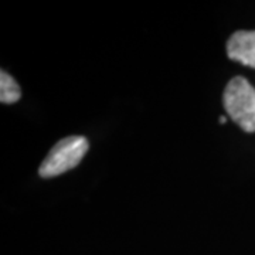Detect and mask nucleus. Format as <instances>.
Instances as JSON below:
<instances>
[{"mask_svg": "<svg viewBox=\"0 0 255 255\" xmlns=\"http://www.w3.org/2000/svg\"><path fill=\"white\" fill-rule=\"evenodd\" d=\"M228 117L246 132H255V88L243 77L228 82L223 95Z\"/></svg>", "mask_w": 255, "mask_h": 255, "instance_id": "f257e3e1", "label": "nucleus"}, {"mask_svg": "<svg viewBox=\"0 0 255 255\" xmlns=\"http://www.w3.org/2000/svg\"><path fill=\"white\" fill-rule=\"evenodd\" d=\"M88 140L84 136H68L58 140L38 167L44 179L55 177L77 167L88 152Z\"/></svg>", "mask_w": 255, "mask_h": 255, "instance_id": "f03ea898", "label": "nucleus"}, {"mask_svg": "<svg viewBox=\"0 0 255 255\" xmlns=\"http://www.w3.org/2000/svg\"><path fill=\"white\" fill-rule=\"evenodd\" d=\"M227 55L233 61L255 68V31H236L228 38Z\"/></svg>", "mask_w": 255, "mask_h": 255, "instance_id": "7ed1b4c3", "label": "nucleus"}, {"mask_svg": "<svg viewBox=\"0 0 255 255\" xmlns=\"http://www.w3.org/2000/svg\"><path fill=\"white\" fill-rule=\"evenodd\" d=\"M21 97V91L17 82L14 81L10 74L1 70L0 73V101L3 104H14Z\"/></svg>", "mask_w": 255, "mask_h": 255, "instance_id": "20e7f679", "label": "nucleus"}, {"mask_svg": "<svg viewBox=\"0 0 255 255\" xmlns=\"http://www.w3.org/2000/svg\"><path fill=\"white\" fill-rule=\"evenodd\" d=\"M219 122L220 124H226V122H227V121H226V117H220Z\"/></svg>", "mask_w": 255, "mask_h": 255, "instance_id": "39448f33", "label": "nucleus"}]
</instances>
